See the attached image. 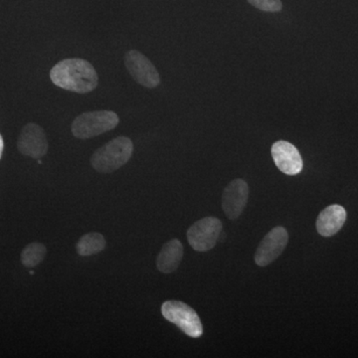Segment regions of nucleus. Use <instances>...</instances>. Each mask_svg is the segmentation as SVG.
Instances as JSON below:
<instances>
[{"instance_id":"f257e3e1","label":"nucleus","mask_w":358,"mask_h":358,"mask_svg":"<svg viewBox=\"0 0 358 358\" xmlns=\"http://www.w3.org/2000/svg\"><path fill=\"white\" fill-rule=\"evenodd\" d=\"M51 81L59 88L86 94L98 86V74L94 66L84 59L70 58L60 61L50 72Z\"/></svg>"},{"instance_id":"ddd939ff","label":"nucleus","mask_w":358,"mask_h":358,"mask_svg":"<svg viewBox=\"0 0 358 358\" xmlns=\"http://www.w3.org/2000/svg\"><path fill=\"white\" fill-rule=\"evenodd\" d=\"M106 247V240L100 233H88L77 243V252L81 256H92L102 252Z\"/></svg>"},{"instance_id":"0eeeda50","label":"nucleus","mask_w":358,"mask_h":358,"mask_svg":"<svg viewBox=\"0 0 358 358\" xmlns=\"http://www.w3.org/2000/svg\"><path fill=\"white\" fill-rule=\"evenodd\" d=\"M289 235L282 226L270 231L261 241L255 254V262L260 267H266L279 258L288 245Z\"/></svg>"},{"instance_id":"4468645a","label":"nucleus","mask_w":358,"mask_h":358,"mask_svg":"<svg viewBox=\"0 0 358 358\" xmlns=\"http://www.w3.org/2000/svg\"><path fill=\"white\" fill-rule=\"evenodd\" d=\"M47 250L43 244L33 242L28 244L21 253V262L27 268L38 266L46 256Z\"/></svg>"},{"instance_id":"f8f14e48","label":"nucleus","mask_w":358,"mask_h":358,"mask_svg":"<svg viewBox=\"0 0 358 358\" xmlns=\"http://www.w3.org/2000/svg\"><path fill=\"white\" fill-rule=\"evenodd\" d=\"M183 258V246L178 239L166 242L160 250L157 259V267L164 274L173 273Z\"/></svg>"},{"instance_id":"7ed1b4c3","label":"nucleus","mask_w":358,"mask_h":358,"mask_svg":"<svg viewBox=\"0 0 358 358\" xmlns=\"http://www.w3.org/2000/svg\"><path fill=\"white\" fill-rule=\"evenodd\" d=\"M119 122V115L114 112L95 110L78 115L71 129L75 138L87 140L112 131Z\"/></svg>"},{"instance_id":"dca6fc26","label":"nucleus","mask_w":358,"mask_h":358,"mask_svg":"<svg viewBox=\"0 0 358 358\" xmlns=\"http://www.w3.org/2000/svg\"><path fill=\"white\" fill-rule=\"evenodd\" d=\"M3 150H4L3 138H2L1 134H0V159H1L2 152H3Z\"/></svg>"},{"instance_id":"20e7f679","label":"nucleus","mask_w":358,"mask_h":358,"mask_svg":"<svg viewBox=\"0 0 358 358\" xmlns=\"http://www.w3.org/2000/svg\"><path fill=\"white\" fill-rule=\"evenodd\" d=\"M162 313L164 319L173 322L190 338H199L203 334L199 315L183 301H166L162 303Z\"/></svg>"},{"instance_id":"2eb2a0df","label":"nucleus","mask_w":358,"mask_h":358,"mask_svg":"<svg viewBox=\"0 0 358 358\" xmlns=\"http://www.w3.org/2000/svg\"><path fill=\"white\" fill-rule=\"evenodd\" d=\"M251 6L265 13H279L282 10L281 0H247Z\"/></svg>"},{"instance_id":"1a4fd4ad","label":"nucleus","mask_w":358,"mask_h":358,"mask_svg":"<svg viewBox=\"0 0 358 358\" xmlns=\"http://www.w3.org/2000/svg\"><path fill=\"white\" fill-rule=\"evenodd\" d=\"M249 187L243 179H234L224 190L222 209L225 215L235 220L241 215L248 201Z\"/></svg>"},{"instance_id":"6e6552de","label":"nucleus","mask_w":358,"mask_h":358,"mask_svg":"<svg viewBox=\"0 0 358 358\" xmlns=\"http://www.w3.org/2000/svg\"><path fill=\"white\" fill-rule=\"evenodd\" d=\"M18 150L26 157L38 159L48 152V141L44 129L38 124H26L17 141Z\"/></svg>"},{"instance_id":"423d86ee","label":"nucleus","mask_w":358,"mask_h":358,"mask_svg":"<svg viewBox=\"0 0 358 358\" xmlns=\"http://www.w3.org/2000/svg\"><path fill=\"white\" fill-rule=\"evenodd\" d=\"M127 69L136 83L152 89L160 84V77L150 59L136 50L129 51L124 57Z\"/></svg>"},{"instance_id":"f03ea898","label":"nucleus","mask_w":358,"mask_h":358,"mask_svg":"<svg viewBox=\"0 0 358 358\" xmlns=\"http://www.w3.org/2000/svg\"><path fill=\"white\" fill-rule=\"evenodd\" d=\"M133 152V141L127 136H119L98 148L92 155L91 164L99 173H114L129 162Z\"/></svg>"},{"instance_id":"39448f33","label":"nucleus","mask_w":358,"mask_h":358,"mask_svg":"<svg viewBox=\"0 0 358 358\" xmlns=\"http://www.w3.org/2000/svg\"><path fill=\"white\" fill-rule=\"evenodd\" d=\"M222 223L215 217H206L193 224L187 231V240L195 251L207 252L217 243Z\"/></svg>"},{"instance_id":"9b49d317","label":"nucleus","mask_w":358,"mask_h":358,"mask_svg":"<svg viewBox=\"0 0 358 358\" xmlns=\"http://www.w3.org/2000/svg\"><path fill=\"white\" fill-rule=\"evenodd\" d=\"M345 220V209L341 205H331L320 212L317 219V232L324 237L334 236L343 228Z\"/></svg>"},{"instance_id":"9d476101","label":"nucleus","mask_w":358,"mask_h":358,"mask_svg":"<svg viewBox=\"0 0 358 358\" xmlns=\"http://www.w3.org/2000/svg\"><path fill=\"white\" fill-rule=\"evenodd\" d=\"M271 152L275 166L282 173L296 176L303 171V162L300 152L289 141H277Z\"/></svg>"}]
</instances>
